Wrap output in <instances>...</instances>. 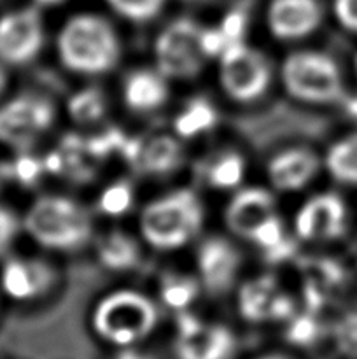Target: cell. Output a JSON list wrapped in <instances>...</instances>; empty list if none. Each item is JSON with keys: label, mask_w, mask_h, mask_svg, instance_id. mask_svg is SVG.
I'll use <instances>...</instances> for the list:
<instances>
[{"label": "cell", "mask_w": 357, "mask_h": 359, "mask_svg": "<svg viewBox=\"0 0 357 359\" xmlns=\"http://www.w3.org/2000/svg\"><path fill=\"white\" fill-rule=\"evenodd\" d=\"M56 58L70 74L98 77L121 63L122 41L114 25L94 13L66 18L55 39Z\"/></svg>", "instance_id": "obj_1"}, {"label": "cell", "mask_w": 357, "mask_h": 359, "mask_svg": "<svg viewBox=\"0 0 357 359\" xmlns=\"http://www.w3.org/2000/svg\"><path fill=\"white\" fill-rule=\"evenodd\" d=\"M205 224V205L196 191L177 188L149 200L139 216V237L158 252L188 248Z\"/></svg>", "instance_id": "obj_2"}, {"label": "cell", "mask_w": 357, "mask_h": 359, "mask_svg": "<svg viewBox=\"0 0 357 359\" xmlns=\"http://www.w3.org/2000/svg\"><path fill=\"white\" fill-rule=\"evenodd\" d=\"M21 223L24 235L49 252H76L94 241L91 212L65 195H38L27 207Z\"/></svg>", "instance_id": "obj_3"}, {"label": "cell", "mask_w": 357, "mask_h": 359, "mask_svg": "<svg viewBox=\"0 0 357 359\" xmlns=\"http://www.w3.org/2000/svg\"><path fill=\"white\" fill-rule=\"evenodd\" d=\"M160 323V307L147 293L121 287L94 302L90 326L98 340L119 349H130L149 339Z\"/></svg>", "instance_id": "obj_4"}, {"label": "cell", "mask_w": 357, "mask_h": 359, "mask_svg": "<svg viewBox=\"0 0 357 359\" xmlns=\"http://www.w3.org/2000/svg\"><path fill=\"white\" fill-rule=\"evenodd\" d=\"M223 221L231 237L248 242L268 255L279 251L287 241L272 189L259 186L237 189L224 207Z\"/></svg>", "instance_id": "obj_5"}, {"label": "cell", "mask_w": 357, "mask_h": 359, "mask_svg": "<svg viewBox=\"0 0 357 359\" xmlns=\"http://www.w3.org/2000/svg\"><path fill=\"white\" fill-rule=\"evenodd\" d=\"M214 58L209 28L192 18H175L156 34L153 42L154 67L170 83H186L200 77Z\"/></svg>", "instance_id": "obj_6"}, {"label": "cell", "mask_w": 357, "mask_h": 359, "mask_svg": "<svg viewBox=\"0 0 357 359\" xmlns=\"http://www.w3.org/2000/svg\"><path fill=\"white\" fill-rule=\"evenodd\" d=\"M280 84L293 100L332 105L345 97V79L338 62L317 49H298L280 63Z\"/></svg>", "instance_id": "obj_7"}, {"label": "cell", "mask_w": 357, "mask_h": 359, "mask_svg": "<svg viewBox=\"0 0 357 359\" xmlns=\"http://www.w3.org/2000/svg\"><path fill=\"white\" fill-rule=\"evenodd\" d=\"M58 109L51 97L34 91L0 102V146L14 153H30L55 126Z\"/></svg>", "instance_id": "obj_8"}, {"label": "cell", "mask_w": 357, "mask_h": 359, "mask_svg": "<svg viewBox=\"0 0 357 359\" xmlns=\"http://www.w3.org/2000/svg\"><path fill=\"white\" fill-rule=\"evenodd\" d=\"M272 81L273 69L268 58L247 42H231L217 56V84L224 97L234 104L247 105L262 98Z\"/></svg>", "instance_id": "obj_9"}, {"label": "cell", "mask_w": 357, "mask_h": 359, "mask_svg": "<svg viewBox=\"0 0 357 359\" xmlns=\"http://www.w3.org/2000/svg\"><path fill=\"white\" fill-rule=\"evenodd\" d=\"M346 230H349V207L338 193H315L308 196L294 214V237L304 244H331L345 237Z\"/></svg>", "instance_id": "obj_10"}, {"label": "cell", "mask_w": 357, "mask_h": 359, "mask_svg": "<svg viewBox=\"0 0 357 359\" xmlns=\"http://www.w3.org/2000/svg\"><path fill=\"white\" fill-rule=\"evenodd\" d=\"M59 272L38 256L9 255L0 265V294L14 304H35L56 290Z\"/></svg>", "instance_id": "obj_11"}, {"label": "cell", "mask_w": 357, "mask_h": 359, "mask_svg": "<svg viewBox=\"0 0 357 359\" xmlns=\"http://www.w3.org/2000/svg\"><path fill=\"white\" fill-rule=\"evenodd\" d=\"M234 291L238 314L248 325H279L296 316L293 294L270 273L245 279Z\"/></svg>", "instance_id": "obj_12"}, {"label": "cell", "mask_w": 357, "mask_h": 359, "mask_svg": "<svg viewBox=\"0 0 357 359\" xmlns=\"http://www.w3.org/2000/svg\"><path fill=\"white\" fill-rule=\"evenodd\" d=\"M46 44V28L37 7H21L0 16V63L9 69L30 65Z\"/></svg>", "instance_id": "obj_13"}, {"label": "cell", "mask_w": 357, "mask_h": 359, "mask_svg": "<svg viewBox=\"0 0 357 359\" xmlns=\"http://www.w3.org/2000/svg\"><path fill=\"white\" fill-rule=\"evenodd\" d=\"M237 349L233 332L223 323L181 312L175 326L174 353L177 359H231Z\"/></svg>", "instance_id": "obj_14"}, {"label": "cell", "mask_w": 357, "mask_h": 359, "mask_svg": "<svg viewBox=\"0 0 357 359\" xmlns=\"http://www.w3.org/2000/svg\"><path fill=\"white\" fill-rule=\"evenodd\" d=\"M195 269L202 290L212 297H220L237 290L241 255L231 238L210 235L196 248Z\"/></svg>", "instance_id": "obj_15"}, {"label": "cell", "mask_w": 357, "mask_h": 359, "mask_svg": "<svg viewBox=\"0 0 357 359\" xmlns=\"http://www.w3.org/2000/svg\"><path fill=\"white\" fill-rule=\"evenodd\" d=\"M324 11L318 0H270L265 13L268 34L279 42H301L321 28Z\"/></svg>", "instance_id": "obj_16"}, {"label": "cell", "mask_w": 357, "mask_h": 359, "mask_svg": "<svg viewBox=\"0 0 357 359\" xmlns=\"http://www.w3.org/2000/svg\"><path fill=\"white\" fill-rule=\"evenodd\" d=\"M324 170L322 156L308 147H287L276 151L266 163V179L273 191L298 193L312 184Z\"/></svg>", "instance_id": "obj_17"}, {"label": "cell", "mask_w": 357, "mask_h": 359, "mask_svg": "<svg viewBox=\"0 0 357 359\" xmlns=\"http://www.w3.org/2000/svg\"><path fill=\"white\" fill-rule=\"evenodd\" d=\"M170 84L154 65L132 69L122 77L121 100L133 114H156L170 100Z\"/></svg>", "instance_id": "obj_18"}, {"label": "cell", "mask_w": 357, "mask_h": 359, "mask_svg": "<svg viewBox=\"0 0 357 359\" xmlns=\"http://www.w3.org/2000/svg\"><path fill=\"white\" fill-rule=\"evenodd\" d=\"M184 147L177 135H153L139 142L132 153V163L144 177H168L182 167Z\"/></svg>", "instance_id": "obj_19"}, {"label": "cell", "mask_w": 357, "mask_h": 359, "mask_svg": "<svg viewBox=\"0 0 357 359\" xmlns=\"http://www.w3.org/2000/svg\"><path fill=\"white\" fill-rule=\"evenodd\" d=\"M94 258L102 269L114 273L132 272L142 262V245L140 237L125 230H108L98 235L93 241Z\"/></svg>", "instance_id": "obj_20"}, {"label": "cell", "mask_w": 357, "mask_h": 359, "mask_svg": "<svg viewBox=\"0 0 357 359\" xmlns=\"http://www.w3.org/2000/svg\"><path fill=\"white\" fill-rule=\"evenodd\" d=\"M245 174H247V161L244 154L231 149L216 153L210 160H206L203 167L205 182L217 191L240 189Z\"/></svg>", "instance_id": "obj_21"}, {"label": "cell", "mask_w": 357, "mask_h": 359, "mask_svg": "<svg viewBox=\"0 0 357 359\" xmlns=\"http://www.w3.org/2000/svg\"><path fill=\"white\" fill-rule=\"evenodd\" d=\"M322 165L332 181L357 186V133L335 140L322 156Z\"/></svg>", "instance_id": "obj_22"}, {"label": "cell", "mask_w": 357, "mask_h": 359, "mask_svg": "<svg viewBox=\"0 0 357 359\" xmlns=\"http://www.w3.org/2000/svg\"><path fill=\"white\" fill-rule=\"evenodd\" d=\"M217 119H219V116H217V111L212 107V104L203 100V98H196L175 116V135L181 140L198 137L214 128L217 125Z\"/></svg>", "instance_id": "obj_23"}, {"label": "cell", "mask_w": 357, "mask_h": 359, "mask_svg": "<svg viewBox=\"0 0 357 359\" xmlns=\"http://www.w3.org/2000/svg\"><path fill=\"white\" fill-rule=\"evenodd\" d=\"M107 97L98 88H84L66 102V114L76 125L93 126L107 116Z\"/></svg>", "instance_id": "obj_24"}, {"label": "cell", "mask_w": 357, "mask_h": 359, "mask_svg": "<svg viewBox=\"0 0 357 359\" xmlns=\"http://www.w3.org/2000/svg\"><path fill=\"white\" fill-rule=\"evenodd\" d=\"M200 280L196 276H184V273H167L160 280V298L168 309L175 312H188L192 302L198 297Z\"/></svg>", "instance_id": "obj_25"}, {"label": "cell", "mask_w": 357, "mask_h": 359, "mask_svg": "<svg viewBox=\"0 0 357 359\" xmlns=\"http://www.w3.org/2000/svg\"><path fill=\"white\" fill-rule=\"evenodd\" d=\"M105 4L132 23H147L163 11L167 0H105Z\"/></svg>", "instance_id": "obj_26"}, {"label": "cell", "mask_w": 357, "mask_h": 359, "mask_svg": "<svg viewBox=\"0 0 357 359\" xmlns=\"http://www.w3.org/2000/svg\"><path fill=\"white\" fill-rule=\"evenodd\" d=\"M332 339L340 353L357 359V309H352L336 321Z\"/></svg>", "instance_id": "obj_27"}, {"label": "cell", "mask_w": 357, "mask_h": 359, "mask_svg": "<svg viewBox=\"0 0 357 359\" xmlns=\"http://www.w3.org/2000/svg\"><path fill=\"white\" fill-rule=\"evenodd\" d=\"M133 200L135 196H133L132 188L126 182H115L102 193L98 200V209L107 216H121L128 212L130 207L133 205Z\"/></svg>", "instance_id": "obj_28"}, {"label": "cell", "mask_w": 357, "mask_h": 359, "mask_svg": "<svg viewBox=\"0 0 357 359\" xmlns=\"http://www.w3.org/2000/svg\"><path fill=\"white\" fill-rule=\"evenodd\" d=\"M21 231H23L21 217L9 207L0 205V259L9 256Z\"/></svg>", "instance_id": "obj_29"}, {"label": "cell", "mask_w": 357, "mask_h": 359, "mask_svg": "<svg viewBox=\"0 0 357 359\" xmlns=\"http://www.w3.org/2000/svg\"><path fill=\"white\" fill-rule=\"evenodd\" d=\"M332 14L343 30L357 34V0H332Z\"/></svg>", "instance_id": "obj_30"}, {"label": "cell", "mask_w": 357, "mask_h": 359, "mask_svg": "<svg viewBox=\"0 0 357 359\" xmlns=\"http://www.w3.org/2000/svg\"><path fill=\"white\" fill-rule=\"evenodd\" d=\"M9 67H6L4 63H0V98L6 95V91L9 90L10 84V72Z\"/></svg>", "instance_id": "obj_31"}, {"label": "cell", "mask_w": 357, "mask_h": 359, "mask_svg": "<svg viewBox=\"0 0 357 359\" xmlns=\"http://www.w3.org/2000/svg\"><path fill=\"white\" fill-rule=\"evenodd\" d=\"M258 359H290V358L286 356V354H265V356Z\"/></svg>", "instance_id": "obj_32"}, {"label": "cell", "mask_w": 357, "mask_h": 359, "mask_svg": "<svg viewBox=\"0 0 357 359\" xmlns=\"http://www.w3.org/2000/svg\"><path fill=\"white\" fill-rule=\"evenodd\" d=\"M38 4H44V6H51V4H58L62 2V0H37Z\"/></svg>", "instance_id": "obj_33"}, {"label": "cell", "mask_w": 357, "mask_h": 359, "mask_svg": "<svg viewBox=\"0 0 357 359\" xmlns=\"http://www.w3.org/2000/svg\"><path fill=\"white\" fill-rule=\"evenodd\" d=\"M354 72H356V77H357V55H356V60H354Z\"/></svg>", "instance_id": "obj_34"}]
</instances>
